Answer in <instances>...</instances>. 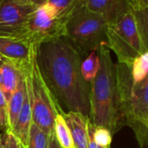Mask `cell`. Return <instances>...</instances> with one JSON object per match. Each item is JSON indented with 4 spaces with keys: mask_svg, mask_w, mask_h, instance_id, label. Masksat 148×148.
<instances>
[{
    "mask_svg": "<svg viewBox=\"0 0 148 148\" xmlns=\"http://www.w3.org/2000/svg\"><path fill=\"white\" fill-rule=\"evenodd\" d=\"M93 139L100 148H110L112 143V134L102 127H95L92 124Z\"/></svg>",
    "mask_w": 148,
    "mask_h": 148,
    "instance_id": "ffe728a7",
    "label": "cell"
},
{
    "mask_svg": "<svg viewBox=\"0 0 148 148\" xmlns=\"http://www.w3.org/2000/svg\"><path fill=\"white\" fill-rule=\"evenodd\" d=\"M36 46L23 40L0 36V56L16 66H21L28 62Z\"/></svg>",
    "mask_w": 148,
    "mask_h": 148,
    "instance_id": "9c48e42d",
    "label": "cell"
},
{
    "mask_svg": "<svg viewBox=\"0 0 148 148\" xmlns=\"http://www.w3.org/2000/svg\"><path fill=\"white\" fill-rule=\"evenodd\" d=\"M24 79H25V77H24ZM25 82H26V81H25ZM31 122H32L31 102H30L28 86L26 83V91H25L23 107H22V109L20 111V114L18 115V118L16 120L15 126L10 130L19 140L20 143L23 146H26V144H27L28 134H29V130Z\"/></svg>",
    "mask_w": 148,
    "mask_h": 148,
    "instance_id": "4fadbf2b",
    "label": "cell"
},
{
    "mask_svg": "<svg viewBox=\"0 0 148 148\" xmlns=\"http://www.w3.org/2000/svg\"><path fill=\"white\" fill-rule=\"evenodd\" d=\"M36 48L37 46L34 49L29 60L20 67L29 89L32 122L50 135L54 131L56 117L58 114H62L63 110L57 104L40 73L36 59Z\"/></svg>",
    "mask_w": 148,
    "mask_h": 148,
    "instance_id": "5b68a950",
    "label": "cell"
},
{
    "mask_svg": "<svg viewBox=\"0 0 148 148\" xmlns=\"http://www.w3.org/2000/svg\"><path fill=\"white\" fill-rule=\"evenodd\" d=\"M107 46L114 52L118 62L129 67L136 57L148 52L139 35L132 10L108 23Z\"/></svg>",
    "mask_w": 148,
    "mask_h": 148,
    "instance_id": "8992f818",
    "label": "cell"
},
{
    "mask_svg": "<svg viewBox=\"0 0 148 148\" xmlns=\"http://www.w3.org/2000/svg\"><path fill=\"white\" fill-rule=\"evenodd\" d=\"M97 54L100 69L90 82L88 118L95 127H102L114 135L125 126L121 108L116 63L113 62L107 44H101Z\"/></svg>",
    "mask_w": 148,
    "mask_h": 148,
    "instance_id": "7a4b0ae2",
    "label": "cell"
},
{
    "mask_svg": "<svg viewBox=\"0 0 148 148\" xmlns=\"http://www.w3.org/2000/svg\"><path fill=\"white\" fill-rule=\"evenodd\" d=\"M20 148H26V147H24L23 145H22V144H21V146H20Z\"/></svg>",
    "mask_w": 148,
    "mask_h": 148,
    "instance_id": "83f0119b",
    "label": "cell"
},
{
    "mask_svg": "<svg viewBox=\"0 0 148 148\" xmlns=\"http://www.w3.org/2000/svg\"><path fill=\"white\" fill-rule=\"evenodd\" d=\"M135 19L137 29L144 45L148 48V16L147 8H136L132 10Z\"/></svg>",
    "mask_w": 148,
    "mask_h": 148,
    "instance_id": "ac0fdd59",
    "label": "cell"
},
{
    "mask_svg": "<svg viewBox=\"0 0 148 148\" xmlns=\"http://www.w3.org/2000/svg\"><path fill=\"white\" fill-rule=\"evenodd\" d=\"M131 75L134 82H139L148 77V52L136 57L131 67Z\"/></svg>",
    "mask_w": 148,
    "mask_h": 148,
    "instance_id": "d6986e66",
    "label": "cell"
},
{
    "mask_svg": "<svg viewBox=\"0 0 148 148\" xmlns=\"http://www.w3.org/2000/svg\"><path fill=\"white\" fill-rule=\"evenodd\" d=\"M49 139V134H47L35 123L31 122L28 134L27 144L24 147L26 148H47Z\"/></svg>",
    "mask_w": 148,
    "mask_h": 148,
    "instance_id": "e0dca14e",
    "label": "cell"
},
{
    "mask_svg": "<svg viewBox=\"0 0 148 148\" xmlns=\"http://www.w3.org/2000/svg\"><path fill=\"white\" fill-rule=\"evenodd\" d=\"M69 15L60 12L55 6L46 2L29 16L21 40L29 44L39 45L44 42L63 37L65 24Z\"/></svg>",
    "mask_w": 148,
    "mask_h": 148,
    "instance_id": "52a82bcc",
    "label": "cell"
},
{
    "mask_svg": "<svg viewBox=\"0 0 148 148\" xmlns=\"http://www.w3.org/2000/svg\"><path fill=\"white\" fill-rule=\"evenodd\" d=\"M83 0H47L48 3L55 6L60 12L70 14L72 10Z\"/></svg>",
    "mask_w": 148,
    "mask_h": 148,
    "instance_id": "44dd1931",
    "label": "cell"
},
{
    "mask_svg": "<svg viewBox=\"0 0 148 148\" xmlns=\"http://www.w3.org/2000/svg\"><path fill=\"white\" fill-rule=\"evenodd\" d=\"M36 8L18 0H0V36L21 40L24 24Z\"/></svg>",
    "mask_w": 148,
    "mask_h": 148,
    "instance_id": "ba28073f",
    "label": "cell"
},
{
    "mask_svg": "<svg viewBox=\"0 0 148 148\" xmlns=\"http://www.w3.org/2000/svg\"><path fill=\"white\" fill-rule=\"evenodd\" d=\"M63 117L73 140L75 148H88V115L78 112L64 111L61 114Z\"/></svg>",
    "mask_w": 148,
    "mask_h": 148,
    "instance_id": "8fae6325",
    "label": "cell"
},
{
    "mask_svg": "<svg viewBox=\"0 0 148 148\" xmlns=\"http://www.w3.org/2000/svg\"><path fill=\"white\" fill-rule=\"evenodd\" d=\"M21 143L10 129L0 135V148H20Z\"/></svg>",
    "mask_w": 148,
    "mask_h": 148,
    "instance_id": "7402d4cb",
    "label": "cell"
},
{
    "mask_svg": "<svg viewBox=\"0 0 148 148\" xmlns=\"http://www.w3.org/2000/svg\"><path fill=\"white\" fill-rule=\"evenodd\" d=\"M2 61H3V57H2V56H0V63L2 62Z\"/></svg>",
    "mask_w": 148,
    "mask_h": 148,
    "instance_id": "4316f807",
    "label": "cell"
},
{
    "mask_svg": "<svg viewBox=\"0 0 148 148\" xmlns=\"http://www.w3.org/2000/svg\"><path fill=\"white\" fill-rule=\"evenodd\" d=\"M118 87L125 126L134 131L140 148L148 145V77L134 82L128 65L117 62Z\"/></svg>",
    "mask_w": 148,
    "mask_h": 148,
    "instance_id": "3957f363",
    "label": "cell"
},
{
    "mask_svg": "<svg viewBox=\"0 0 148 148\" xmlns=\"http://www.w3.org/2000/svg\"><path fill=\"white\" fill-rule=\"evenodd\" d=\"M7 105L8 101L0 88V130L3 132L9 129L7 118Z\"/></svg>",
    "mask_w": 148,
    "mask_h": 148,
    "instance_id": "603a6c76",
    "label": "cell"
},
{
    "mask_svg": "<svg viewBox=\"0 0 148 148\" xmlns=\"http://www.w3.org/2000/svg\"><path fill=\"white\" fill-rule=\"evenodd\" d=\"M100 69V59L97 54V50L91 51L88 56L82 62L81 72L83 79L90 83L95 77Z\"/></svg>",
    "mask_w": 148,
    "mask_h": 148,
    "instance_id": "2e32d148",
    "label": "cell"
},
{
    "mask_svg": "<svg viewBox=\"0 0 148 148\" xmlns=\"http://www.w3.org/2000/svg\"><path fill=\"white\" fill-rule=\"evenodd\" d=\"M47 148H62L60 144L58 143L54 133H52L49 135V144H48V147Z\"/></svg>",
    "mask_w": 148,
    "mask_h": 148,
    "instance_id": "d4e9b609",
    "label": "cell"
},
{
    "mask_svg": "<svg viewBox=\"0 0 148 148\" xmlns=\"http://www.w3.org/2000/svg\"><path fill=\"white\" fill-rule=\"evenodd\" d=\"M25 91H26V82H25L24 75H23V78L19 82L16 89L14 91V93L12 94V95L8 101L7 118H8V127L10 130L13 128V127L16 122V120L18 118V115L20 114L24 101Z\"/></svg>",
    "mask_w": 148,
    "mask_h": 148,
    "instance_id": "5bb4252c",
    "label": "cell"
},
{
    "mask_svg": "<svg viewBox=\"0 0 148 148\" xmlns=\"http://www.w3.org/2000/svg\"><path fill=\"white\" fill-rule=\"evenodd\" d=\"M23 75L21 67L9 60L3 59L0 63V88L7 101L16 89Z\"/></svg>",
    "mask_w": 148,
    "mask_h": 148,
    "instance_id": "7c38bea8",
    "label": "cell"
},
{
    "mask_svg": "<svg viewBox=\"0 0 148 148\" xmlns=\"http://www.w3.org/2000/svg\"><path fill=\"white\" fill-rule=\"evenodd\" d=\"M83 5L90 11L102 16L108 23L132 10L128 0H83Z\"/></svg>",
    "mask_w": 148,
    "mask_h": 148,
    "instance_id": "30bf717a",
    "label": "cell"
},
{
    "mask_svg": "<svg viewBox=\"0 0 148 148\" xmlns=\"http://www.w3.org/2000/svg\"><path fill=\"white\" fill-rule=\"evenodd\" d=\"M133 9L148 8V0H128Z\"/></svg>",
    "mask_w": 148,
    "mask_h": 148,
    "instance_id": "cb8c5ba5",
    "label": "cell"
},
{
    "mask_svg": "<svg viewBox=\"0 0 148 148\" xmlns=\"http://www.w3.org/2000/svg\"><path fill=\"white\" fill-rule=\"evenodd\" d=\"M107 28L105 18L88 10L82 1L69 16L63 38L83 58L101 44H107Z\"/></svg>",
    "mask_w": 148,
    "mask_h": 148,
    "instance_id": "277c9868",
    "label": "cell"
},
{
    "mask_svg": "<svg viewBox=\"0 0 148 148\" xmlns=\"http://www.w3.org/2000/svg\"><path fill=\"white\" fill-rule=\"evenodd\" d=\"M18 1L31 4V5H33L35 7H39V6L42 5L43 3H45L47 2V0H18Z\"/></svg>",
    "mask_w": 148,
    "mask_h": 148,
    "instance_id": "484cf974",
    "label": "cell"
},
{
    "mask_svg": "<svg viewBox=\"0 0 148 148\" xmlns=\"http://www.w3.org/2000/svg\"><path fill=\"white\" fill-rule=\"evenodd\" d=\"M53 133L62 147L75 148L70 131L61 114H58L56 117Z\"/></svg>",
    "mask_w": 148,
    "mask_h": 148,
    "instance_id": "9a60e30c",
    "label": "cell"
},
{
    "mask_svg": "<svg viewBox=\"0 0 148 148\" xmlns=\"http://www.w3.org/2000/svg\"><path fill=\"white\" fill-rule=\"evenodd\" d=\"M40 73L59 107L85 115L90 113V83L81 72L82 57L63 37L37 45Z\"/></svg>",
    "mask_w": 148,
    "mask_h": 148,
    "instance_id": "6da1fadb",
    "label": "cell"
}]
</instances>
